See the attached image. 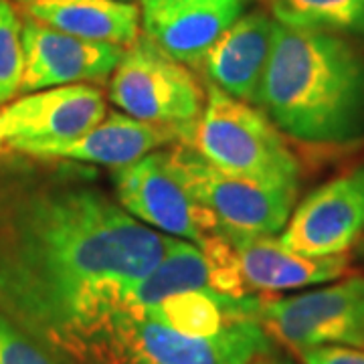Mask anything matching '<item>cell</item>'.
<instances>
[{
    "label": "cell",
    "instance_id": "6da1fadb",
    "mask_svg": "<svg viewBox=\"0 0 364 364\" xmlns=\"http://www.w3.org/2000/svg\"><path fill=\"white\" fill-rule=\"evenodd\" d=\"M146 227L90 182L0 184V312L71 363L124 310L166 253Z\"/></svg>",
    "mask_w": 364,
    "mask_h": 364
},
{
    "label": "cell",
    "instance_id": "7a4b0ae2",
    "mask_svg": "<svg viewBox=\"0 0 364 364\" xmlns=\"http://www.w3.org/2000/svg\"><path fill=\"white\" fill-rule=\"evenodd\" d=\"M259 107L279 132L316 146L364 140V47L275 21Z\"/></svg>",
    "mask_w": 364,
    "mask_h": 364
},
{
    "label": "cell",
    "instance_id": "3957f363",
    "mask_svg": "<svg viewBox=\"0 0 364 364\" xmlns=\"http://www.w3.org/2000/svg\"><path fill=\"white\" fill-rule=\"evenodd\" d=\"M272 350L259 320H239L215 336H188L138 312H119L93 340L85 364H251Z\"/></svg>",
    "mask_w": 364,
    "mask_h": 364
},
{
    "label": "cell",
    "instance_id": "277c9868",
    "mask_svg": "<svg viewBox=\"0 0 364 364\" xmlns=\"http://www.w3.org/2000/svg\"><path fill=\"white\" fill-rule=\"evenodd\" d=\"M188 146L213 166L259 181L299 182V162L282 132L257 105L207 87V100Z\"/></svg>",
    "mask_w": 364,
    "mask_h": 364
},
{
    "label": "cell",
    "instance_id": "5b68a950",
    "mask_svg": "<svg viewBox=\"0 0 364 364\" xmlns=\"http://www.w3.org/2000/svg\"><path fill=\"white\" fill-rule=\"evenodd\" d=\"M176 178L223 233L277 235L298 205L299 182L259 181L213 166L195 148L178 146L168 152Z\"/></svg>",
    "mask_w": 364,
    "mask_h": 364
},
{
    "label": "cell",
    "instance_id": "8992f818",
    "mask_svg": "<svg viewBox=\"0 0 364 364\" xmlns=\"http://www.w3.org/2000/svg\"><path fill=\"white\" fill-rule=\"evenodd\" d=\"M205 100L207 93L186 65L160 51L144 35L124 49L109 75V102L124 114L176 126L188 132V138L203 114Z\"/></svg>",
    "mask_w": 364,
    "mask_h": 364
},
{
    "label": "cell",
    "instance_id": "52a82bcc",
    "mask_svg": "<svg viewBox=\"0 0 364 364\" xmlns=\"http://www.w3.org/2000/svg\"><path fill=\"white\" fill-rule=\"evenodd\" d=\"M259 324L287 348H364V275L340 277L289 298H261Z\"/></svg>",
    "mask_w": 364,
    "mask_h": 364
},
{
    "label": "cell",
    "instance_id": "ba28073f",
    "mask_svg": "<svg viewBox=\"0 0 364 364\" xmlns=\"http://www.w3.org/2000/svg\"><path fill=\"white\" fill-rule=\"evenodd\" d=\"M116 200L134 219L158 233L203 245L217 223L176 178L168 152H152L112 174Z\"/></svg>",
    "mask_w": 364,
    "mask_h": 364
},
{
    "label": "cell",
    "instance_id": "9c48e42d",
    "mask_svg": "<svg viewBox=\"0 0 364 364\" xmlns=\"http://www.w3.org/2000/svg\"><path fill=\"white\" fill-rule=\"evenodd\" d=\"M364 235V158L301 198L282 243L310 257L346 255Z\"/></svg>",
    "mask_w": 364,
    "mask_h": 364
},
{
    "label": "cell",
    "instance_id": "30bf717a",
    "mask_svg": "<svg viewBox=\"0 0 364 364\" xmlns=\"http://www.w3.org/2000/svg\"><path fill=\"white\" fill-rule=\"evenodd\" d=\"M105 114L104 93L90 83L47 87L0 107V138L28 154L39 146L77 140Z\"/></svg>",
    "mask_w": 364,
    "mask_h": 364
},
{
    "label": "cell",
    "instance_id": "8fae6325",
    "mask_svg": "<svg viewBox=\"0 0 364 364\" xmlns=\"http://www.w3.org/2000/svg\"><path fill=\"white\" fill-rule=\"evenodd\" d=\"M25 73L21 91L47 90L71 83L105 81L122 59L124 47L65 35L49 26L23 21Z\"/></svg>",
    "mask_w": 364,
    "mask_h": 364
},
{
    "label": "cell",
    "instance_id": "7c38bea8",
    "mask_svg": "<svg viewBox=\"0 0 364 364\" xmlns=\"http://www.w3.org/2000/svg\"><path fill=\"white\" fill-rule=\"evenodd\" d=\"M243 14V0H142L140 25L182 65L200 67L215 41Z\"/></svg>",
    "mask_w": 364,
    "mask_h": 364
},
{
    "label": "cell",
    "instance_id": "4fadbf2b",
    "mask_svg": "<svg viewBox=\"0 0 364 364\" xmlns=\"http://www.w3.org/2000/svg\"><path fill=\"white\" fill-rule=\"evenodd\" d=\"M219 233L233 249L241 284L251 296L320 286L348 272V255L310 257L286 247L275 235Z\"/></svg>",
    "mask_w": 364,
    "mask_h": 364
},
{
    "label": "cell",
    "instance_id": "5bb4252c",
    "mask_svg": "<svg viewBox=\"0 0 364 364\" xmlns=\"http://www.w3.org/2000/svg\"><path fill=\"white\" fill-rule=\"evenodd\" d=\"M275 18L269 14H241L203 59L208 83L235 100L259 105V91L269 61Z\"/></svg>",
    "mask_w": 364,
    "mask_h": 364
},
{
    "label": "cell",
    "instance_id": "9a60e30c",
    "mask_svg": "<svg viewBox=\"0 0 364 364\" xmlns=\"http://www.w3.org/2000/svg\"><path fill=\"white\" fill-rule=\"evenodd\" d=\"M188 140V132L176 126H162L142 122L128 114L112 112L77 140L51 146H39L28 152V156L63 158L83 164H104V166H128L132 162L158 152L160 148Z\"/></svg>",
    "mask_w": 364,
    "mask_h": 364
},
{
    "label": "cell",
    "instance_id": "2e32d148",
    "mask_svg": "<svg viewBox=\"0 0 364 364\" xmlns=\"http://www.w3.org/2000/svg\"><path fill=\"white\" fill-rule=\"evenodd\" d=\"M25 18L79 39L130 47L140 33V6L126 0H11Z\"/></svg>",
    "mask_w": 364,
    "mask_h": 364
},
{
    "label": "cell",
    "instance_id": "e0dca14e",
    "mask_svg": "<svg viewBox=\"0 0 364 364\" xmlns=\"http://www.w3.org/2000/svg\"><path fill=\"white\" fill-rule=\"evenodd\" d=\"M193 289L215 291L213 267L198 245L172 237L164 257L158 261L156 267L132 286L124 301V310H144L174 294Z\"/></svg>",
    "mask_w": 364,
    "mask_h": 364
},
{
    "label": "cell",
    "instance_id": "ac0fdd59",
    "mask_svg": "<svg viewBox=\"0 0 364 364\" xmlns=\"http://www.w3.org/2000/svg\"><path fill=\"white\" fill-rule=\"evenodd\" d=\"M269 11L286 26L364 37V0H269Z\"/></svg>",
    "mask_w": 364,
    "mask_h": 364
},
{
    "label": "cell",
    "instance_id": "d6986e66",
    "mask_svg": "<svg viewBox=\"0 0 364 364\" xmlns=\"http://www.w3.org/2000/svg\"><path fill=\"white\" fill-rule=\"evenodd\" d=\"M25 73L23 18L11 0H0V107L21 91Z\"/></svg>",
    "mask_w": 364,
    "mask_h": 364
},
{
    "label": "cell",
    "instance_id": "ffe728a7",
    "mask_svg": "<svg viewBox=\"0 0 364 364\" xmlns=\"http://www.w3.org/2000/svg\"><path fill=\"white\" fill-rule=\"evenodd\" d=\"M0 364H75L0 312Z\"/></svg>",
    "mask_w": 364,
    "mask_h": 364
},
{
    "label": "cell",
    "instance_id": "44dd1931",
    "mask_svg": "<svg viewBox=\"0 0 364 364\" xmlns=\"http://www.w3.org/2000/svg\"><path fill=\"white\" fill-rule=\"evenodd\" d=\"M301 364H364V348L322 346L299 352Z\"/></svg>",
    "mask_w": 364,
    "mask_h": 364
},
{
    "label": "cell",
    "instance_id": "7402d4cb",
    "mask_svg": "<svg viewBox=\"0 0 364 364\" xmlns=\"http://www.w3.org/2000/svg\"><path fill=\"white\" fill-rule=\"evenodd\" d=\"M356 255H358L360 259H364V235H363V239L356 243Z\"/></svg>",
    "mask_w": 364,
    "mask_h": 364
},
{
    "label": "cell",
    "instance_id": "603a6c76",
    "mask_svg": "<svg viewBox=\"0 0 364 364\" xmlns=\"http://www.w3.org/2000/svg\"><path fill=\"white\" fill-rule=\"evenodd\" d=\"M251 364H279V363H267V360H265V356H263V358H257L255 363H251Z\"/></svg>",
    "mask_w": 364,
    "mask_h": 364
},
{
    "label": "cell",
    "instance_id": "cb8c5ba5",
    "mask_svg": "<svg viewBox=\"0 0 364 364\" xmlns=\"http://www.w3.org/2000/svg\"><path fill=\"white\" fill-rule=\"evenodd\" d=\"M126 2H136V4H138V2H142V0H126Z\"/></svg>",
    "mask_w": 364,
    "mask_h": 364
},
{
    "label": "cell",
    "instance_id": "d4e9b609",
    "mask_svg": "<svg viewBox=\"0 0 364 364\" xmlns=\"http://www.w3.org/2000/svg\"><path fill=\"white\" fill-rule=\"evenodd\" d=\"M2 144H4V140H2V138H0V152H2Z\"/></svg>",
    "mask_w": 364,
    "mask_h": 364
}]
</instances>
